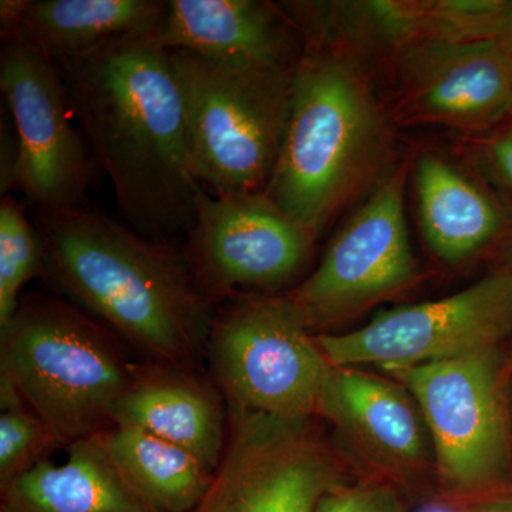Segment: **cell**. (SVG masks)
I'll return each mask as SVG.
<instances>
[{
  "label": "cell",
  "mask_w": 512,
  "mask_h": 512,
  "mask_svg": "<svg viewBox=\"0 0 512 512\" xmlns=\"http://www.w3.org/2000/svg\"><path fill=\"white\" fill-rule=\"evenodd\" d=\"M0 490L62 448L49 427L22 400H0Z\"/></svg>",
  "instance_id": "obj_22"
},
{
  "label": "cell",
  "mask_w": 512,
  "mask_h": 512,
  "mask_svg": "<svg viewBox=\"0 0 512 512\" xmlns=\"http://www.w3.org/2000/svg\"><path fill=\"white\" fill-rule=\"evenodd\" d=\"M316 414L386 466H417L426 453L420 410L402 387L357 367H330Z\"/></svg>",
  "instance_id": "obj_16"
},
{
  "label": "cell",
  "mask_w": 512,
  "mask_h": 512,
  "mask_svg": "<svg viewBox=\"0 0 512 512\" xmlns=\"http://www.w3.org/2000/svg\"><path fill=\"white\" fill-rule=\"evenodd\" d=\"M170 57L204 190L265 192L281 151L295 70L244 69L183 50Z\"/></svg>",
  "instance_id": "obj_5"
},
{
  "label": "cell",
  "mask_w": 512,
  "mask_h": 512,
  "mask_svg": "<svg viewBox=\"0 0 512 512\" xmlns=\"http://www.w3.org/2000/svg\"><path fill=\"white\" fill-rule=\"evenodd\" d=\"M406 63L409 120L484 130L512 113V52L497 40H427Z\"/></svg>",
  "instance_id": "obj_13"
},
{
  "label": "cell",
  "mask_w": 512,
  "mask_h": 512,
  "mask_svg": "<svg viewBox=\"0 0 512 512\" xmlns=\"http://www.w3.org/2000/svg\"><path fill=\"white\" fill-rule=\"evenodd\" d=\"M483 160L494 180L512 200V113L484 141Z\"/></svg>",
  "instance_id": "obj_24"
},
{
  "label": "cell",
  "mask_w": 512,
  "mask_h": 512,
  "mask_svg": "<svg viewBox=\"0 0 512 512\" xmlns=\"http://www.w3.org/2000/svg\"><path fill=\"white\" fill-rule=\"evenodd\" d=\"M278 6L259 0H170L154 42L244 69L295 70L306 47ZM302 33V32H301Z\"/></svg>",
  "instance_id": "obj_14"
},
{
  "label": "cell",
  "mask_w": 512,
  "mask_h": 512,
  "mask_svg": "<svg viewBox=\"0 0 512 512\" xmlns=\"http://www.w3.org/2000/svg\"><path fill=\"white\" fill-rule=\"evenodd\" d=\"M167 10L163 0L29 2L5 42L25 43L55 62L130 40L154 39Z\"/></svg>",
  "instance_id": "obj_17"
},
{
  "label": "cell",
  "mask_w": 512,
  "mask_h": 512,
  "mask_svg": "<svg viewBox=\"0 0 512 512\" xmlns=\"http://www.w3.org/2000/svg\"><path fill=\"white\" fill-rule=\"evenodd\" d=\"M315 512H406V507L393 485L370 481L353 487L335 485L320 498Z\"/></svg>",
  "instance_id": "obj_23"
},
{
  "label": "cell",
  "mask_w": 512,
  "mask_h": 512,
  "mask_svg": "<svg viewBox=\"0 0 512 512\" xmlns=\"http://www.w3.org/2000/svg\"><path fill=\"white\" fill-rule=\"evenodd\" d=\"M207 353L227 407L272 416H315L332 367L285 295L232 298Z\"/></svg>",
  "instance_id": "obj_6"
},
{
  "label": "cell",
  "mask_w": 512,
  "mask_h": 512,
  "mask_svg": "<svg viewBox=\"0 0 512 512\" xmlns=\"http://www.w3.org/2000/svg\"><path fill=\"white\" fill-rule=\"evenodd\" d=\"M511 367H512V355H511Z\"/></svg>",
  "instance_id": "obj_28"
},
{
  "label": "cell",
  "mask_w": 512,
  "mask_h": 512,
  "mask_svg": "<svg viewBox=\"0 0 512 512\" xmlns=\"http://www.w3.org/2000/svg\"><path fill=\"white\" fill-rule=\"evenodd\" d=\"M389 373L419 404L447 487L476 490L510 473V419L497 348Z\"/></svg>",
  "instance_id": "obj_8"
},
{
  "label": "cell",
  "mask_w": 512,
  "mask_h": 512,
  "mask_svg": "<svg viewBox=\"0 0 512 512\" xmlns=\"http://www.w3.org/2000/svg\"><path fill=\"white\" fill-rule=\"evenodd\" d=\"M124 481L160 512H192L214 478L190 451L146 431L111 426L97 434Z\"/></svg>",
  "instance_id": "obj_20"
},
{
  "label": "cell",
  "mask_w": 512,
  "mask_h": 512,
  "mask_svg": "<svg viewBox=\"0 0 512 512\" xmlns=\"http://www.w3.org/2000/svg\"><path fill=\"white\" fill-rule=\"evenodd\" d=\"M490 39L497 40L512 52V0H500Z\"/></svg>",
  "instance_id": "obj_25"
},
{
  "label": "cell",
  "mask_w": 512,
  "mask_h": 512,
  "mask_svg": "<svg viewBox=\"0 0 512 512\" xmlns=\"http://www.w3.org/2000/svg\"><path fill=\"white\" fill-rule=\"evenodd\" d=\"M511 330L512 271H500L447 298L380 313L363 328L316 342L332 367L393 372L497 348Z\"/></svg>",
  "instance_id": "obj_9"
},
{
  "label": "cell",
  "mask_w": 512,
  "mask_h": 512,
  "mask_svg": "<svg viewBox=\"0 0 512 512\" xmlns=\"http://www.w3.org/2000/svg\"><path fill=\"white\" fill-rule=\"evenodd\" d=\"M134 363L79 305L25 295L0 329V389L28 406L63 447L113 426Z\"/></svg>",
  "instance_id": "obj_3"
},
{
  "label": "cell",
  "mask_w": 512,
  "mask_h": 512,
  "mask_svg": "<svg viewBox=\"0 0 512 512\" xmlns=\"http://www.w3.org/2000/svg\"><path fill=\"white\" fill-rule=\"evenodd\" d=\"M414 183L421 229L441 261H466L503 231L504 215L497 202L440 157L421 156Z\"/></svg>",
  "instance_id": "obj_19"
},
{
  "label": "cell",
  "mask_w": 512,
  "mask_h": 512,
  "mask_svg": "<svg viewBox=\"0 0 512 512\" xmlns=\"http://www.w3.org/2000/svg\"><path fill=\"white\" fill-rule=\"evenodd\" d=\"M382 143L372 94L345 57L308 45L292 77L281 151L265 195L316 237Z\"/></svg>",
  "instance_id": "obj_4"
},
{
  "label": "cell",
  "mask_w": 512,
  "mask_h": 512,
  "mask_svg": "<svg viewBox=\"0 0 512 512\" xmlns=\"http://www.w3.org/2000/svg\"><path fill=\"white\" fill-rule=\"evenodd\" d=\"M63 464L46 460L2 488L10 512H160L124 481L99 437L76 441Z\"/></svg>",
  "instance_id": "obj_18"
},
{
  "label": "cell",
  "mask_w": 512,
  "mask_h": 512,
  "mask_svg": "<svg viewBox=\"0 0 512 512\" xmlns=\"http://www.w3.org/2000/svg\"><path fill=\"white\" fill-rule=\"evenodd\" d=\"M0 90L15 134V165L10 188L33 210L87 208L97 177L66 87L55 62L16 40L0 53Z\"/></svg>",
  "instance_id": "obj_7"
},
{
  "label": "cell",
  "mask_w": 512,
  "mask_h": 512,
  "mask_svg": "<svg viewBox=\"0 0 512 512\" xmlns=\"http://www.w3.org/2000/svg\"><path fill=\"white\" fill-rule=\"evenodd\" d=\"M55 64L128 227L170 244L190 234L204 187L170 52L153 39L130 40Z\"/></svg>",
  "instance_id": "obj_1"
},
{
  "label": "cell",
  "mask_w": 512,
  "mask_h": 512,
  "mask_svg": "<svg viewBox=\"0 0 512 512\" xmlns=\"http://www.w3.org/2000/svg\"><path fill=\"white\" fill-rule=\"evenodd\" d=\"M185 249L195 285L211 302L238 289L281 288L301 272L313 237L265 192L202 191Z\"/></svg>",
  "instance_id": "obj_12"
},
{
  "label": "cell",
  "mask_w": 512,
  "mask_h": 512,
  "mask_svg": "<svg viewBox=\"0 0 512 512\" xmlns=\"http://www.w3.org/2000/svg\"><path fill=\"white\" fill-rule=\"evenodd\" d=\"M45 274L148 362L191 370L207 350L212 302L185 251L89 207L33 210Z\"/></svg>",
  "instance_id": "obj_2"
},
{
  "label": "cell",
  "mask_w": 512,
  "mask_h": 512,
  "mask_svg": "<svg viewBox=\"0 0 512 512\" xmlns=\"http://www.w3.org/2000/svg\"><path fill=\"white\" fill-rule=\"evenodd\" d=\"M227 412L224 456L192 512H315L338 466L311 417Z\"/></svg>",
  "instance_id": "obj_10"
},
{
  "label": "cell",
  "mask_w": 512,
  "mask_h": 512,
  "mask_svg": "<svg viewBox=\"0 0 512 512\" xmlns=\"http://www.w3.org/2000/svg\"><path fill=\"white\" fill-rule=\"evenodd\" d=\"M480 512H512V500L495 501L485 505Z\"/></svg>",
  "instance_id": "obj_26"
},
{
  "label": "cell",
  "mask_w": 512,
  "mask_h": 512,
  "mask_svg": "<svg viewBox=\"0 0 512 512\" xmlns=\"http://www.w3.org/2000/svg\"><path fill=\"white\" fill-rule=\"evenodd\" d=\"M220 390L181 367L134 363L133 376L113 426L146 431L194 454L212 473L228 437V412Z\"/></svg>",
  "instance_id": "obj_15"
},
{
  "label": "cell",
  "mask_w": 512,
  "mask_h": 512,
  "mask_svg": "<svg viewBox=\"0 0 512 512\" xmlns=\"http://www.w3.org/2000/svg\"><path fill=\"white\" fill-rule=\"evenodd\" d=\"M0 512H10V511L6 510V508L0 507Z\"/></svg>",
  "instance_id": "obj_27"
},
{
  "label": "cell",
  "mask_w": 512,
  "mask_h": 512,
  "mask_svg": "<svg viewBox=\"0 0 512 512\" xmlns=\"http://www.w3.org/2000/svg\"><path fill=\"white\" fill-rule=\"evenodd\" d=\"M416 276L399 170L377 185L332 239L318 268L285 298L306 328H326L402 291Z\"/></svg>",
  "instance_id": "obj_11"
},
{
  "label": "cell",
  "mask_w": 512,
  "mask_h": 512,
  "mask_svg": "<svg viewBox=\"0 0 512 512\" xmlns=\"http://www.w3.org/2000/svg\"><path fill=\"white\" fill-rule=\"evenodd\" d=\"M45 274V247L25 207L6 195L0 202V329L15 316L22 291Z\"/></svg>",
  "instance_id": "obj_21"
}]
</instances>
